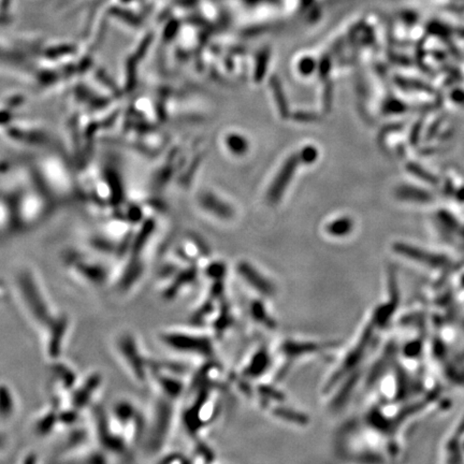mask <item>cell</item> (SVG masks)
I'll return each instance as SVG.
<instances>
[{
    "instance_id": "cell-1",
    "label": "cell",
    "mask_w": 464,
    "mask_h": 464,
    "mask_svg": "<svg viewBox=\"0 0 464 464\" xmlns=\"http://www.w3.org/2000/svg\"><path fill=\"white\" fill-rule=\"evenodd\" d=\"M11 288L22 314L38 334L45 358L49 362L61 359L72 327L70 315L56 309L31 265L15 268Z\"/></svg>"
},
{
    "instance_id": "cell-2",
    "label": "cell",
    "mask_w": 464,
    "mask_h": 464,
    "mask_svg": "<svg viewBox=\"0 0 464 464\" xmlns=\"http://www.w3.org/2000/svg\"><path fill=\"white\" fill-rule=\"evenodd\" d=\"M111 352L127 378L137 386H148L155 360L148 354L139 335L121 328L111 337Z\"/></svg>"
},
{
    "instance_id": "cell-3",
    "label": "cell",
    "mask_w": 464,
    "mask_h": 464,
    "mask_svg": "<svg viewBox=\"0 0 464 464\" xmlns=\"http://www.w3.org/2000/svg\"><path fill=\"white\" fill-rule=\"evenodd\" d=\"M150 387L152 399L148 412L146 415V430L142 443L146 454L148 456H158L167 442L169 441L176 417V408L180 398L167 394L156 387Z\"/></svg>"
},
{
    "instance_id": "cell-4",
    "label": "cell",
    "mask_w": 464,
    "mask_h": 464,
    "mask_svg": "<svg viewBox=\"0 0 464 464\" xmlns=\"http://www.w3.org/2000/svg\"><path fill=\"white\" fill-rule=\"evenodd\" d=\"M115 263L110 265L108 261L92 256L68 255L65 269L75 283L86 288L97 289L110 286Z\"/></svg>"
},
{
    "instance_id": "cell-5",
    "label": "cell",
    "mask_w": 464,
    "mask_h": 464,
    "mask_svg": "<svg viewBox=\"0 0 464 464\" xmlns=\"http://www.w3.org/2000/svg\"><path fill=\"white\" fill-rule=\"evenodd\" d=\"M157 339L164 348L180 356L212 359L215 354L213 341L199 333L166 329L158 333Z\"/></svg>"
},
{
    "instance_id": "cell-6",
    "label": "cell",
    "mask_w": 464,
    "mask_h": 464,
    "mask_svg": "<svg viewBox=\"0 0 464 464\" xmlns=\"http://www.w3.org/2000/svg\"><path fill=\"white\" fill-rule=\"evenodd\" d=\"M101 385L102 376L99 372H91L85 378H80L75 388L67 396L63 408H70L80 414L86 412L95 405V399L100 390Z\"/></svg>"
},
{
    "instance_id": "cell-7",
    "label": "cell",
    "mask_w": 464,
    "mask_h": 464,
    "mask_svg": "<svg viewBox=\"0 0 464 464\" xmlns=\"http://www.w3.org/2000/svg\"><path fill=\"white\" fill-rule=\"evenodd\" d=\"M237 271L240 277H242L249 286L257 291V293H259L263 298H270L275 295L277 289L272 281H270L267 277H265V274H263L251 263H245V261L238 263Z\"/></svg>"
},
{
    "instance_id": "cell-8",
    "label": "cell",
    "mask_w": 464,
    "mask_h": 464,
    "mask_svg": "<svg viewBox=\"0 0 464 464\" xmlns=\"http://www.w3.org/2000/svg\"><path fill=\"white\" fill-rule=\"evenodd\" d=\"M329 346L330 345L328 343L320 344V343L297 342V341L291 340L281 343V347H279V353L287 362L291 364V362H295V360H298V359L303 358V357L325 352V350H328Z\"/></svg>"
},
{
    "instance_id": "cell-9",
    "label": "cell",
    "mask_w": 464,
    "mask_h": 464,
    "mask_svg": "<svg viewBox=\"0 0 464 464\" xmlns=\"http://www.w3.org/2000/svg\"><path fill=\"white\" fill-rule=\"evenodd\" d=\"M59 410L61 408L59 406L51 402L49 408L42 410L33 420V432L39 436H47L53 433L59 428Z\"/></svg>"
},
{
    "instance_id": "cell-10",
    "label": "cell",
    "mask_w": 464,
    "mask_h": 464,
    "mask_svg": "<svg viewBox=\"0 0 464 464\" xmlns=\"http://www.w3.org/2000/svg\"><path fill=\"white\" fill-rule=\"evenodd\" d=\"M17 412V398L11 386L0 382V422H8Z\"/></svg>"
},
{
    "instance_id": "cell-11",
    "label": "cell",
    "mask_w": 464,
    "mask_h": 464,
    "mask_svg": "<svg viewBox=\"0 0 464 464\" xmlns=\"http://www.w3.org/2000/svg\"><path fill=\"white\" fill-rule=\"evenodd\" d=\"M270 364H271V357H270L269 352L265 350H259L252 357L242 374L247 378L261 376L269 369Z\"/></svg>"
},
{
    "instance_id": "cell-12",
    "label": "cell",
    "mask_w": 464,
    "mask_h": 464,
    "mask_svg": "<svg viewBox=\"0 0 464 464\" xmlns=\"http://www.w3.org/2000/svg\"><path fill=\"white\" fill-rule=\"evenodd\" d=\"M297 164H298V160H297V158L295 157H291V160L286 162V164L284 167L281 173L277 176V182H275L274 185L271 188V192H270L271 199H279V196L281 195V192H283V188H285V186L288 184L289 178H291V173H293V171H295V166H297Z\"/></svg>"
},
{
    "instance_id": "cell-13",
    "label": "cell",
    "mask_w": 464,
    "mask_h": 464,
    "mask_svg": "<svg viewBox=\"0 0 464 464\" xmlns=\"http://www.w3.org/2000/svg\"><path fill=\"white\" fill-rule=\"evenodd\" d=\"M273 414L277 417L281 419L286 420V422H293V424H298L300 426L307 424V417L301 412H295V410H291L286 408H277L273 410Z\"/></svg>"
},
{
    "instance_id": "cell-14",
    "label": "cell",
    "mask_w": 464,
    "mask_h": 464,
    "mask_svg": "<svg viewBox=\"0 0 464 464\" xmlns=\"http://www.w3.org/2000/svg\"><path fill=\"white\" fill-rule=\"evenodd\" d=\"M353 224L348 218H340L337 221L332 222L330 225L327 227V231L330 235H335V237H343L350 233L352 230Z\"/></svg>"
},
{
    "instance_id": "cell-15",
    "label": "cell",
    "mask_w": 464,
    "mask_h": 464,
    "mask_svg": "<svg viewBox=\"0 0 464 464\" xmlns=\"http://www.w3.org/2000/svg\"><path fill=\"white\" fill-rule=\"evenodd\" d=\"M228 146L235 153H242L247 150V142H245V140L242 137L235 136V134L230 136L228 138Z\"/></svg>"
},
{
    "instance_id": "cell-16",
    "label": "cell",
    "mask_w": 464,
    "mask_h": 464,
    "mask_svg": "<svg viewBox=\"0 0 464 464\" xmlns=\"http://www.w3.org/2000/svg\"><path fill=\"white\" fill-rule=\"evenodd\" d=\"M37 457L38 456L36 454H27V455L23 456L20 462H22V463H36L38 461Z\"/></svg>"
},
{
    "instance_id": "cell-17",
    "label": "cell",
    "mask_w": 464,
    "mask_h": 464,
    "mask_svg": "<svg viewBox=\"0 0 464 464\" xmlns=\"http://www.w3.org/2000/svg\"><path fill=\"white\" fill-rule=\"evenodd\" d=\"M3 438L0 435V448L3 447Z\"/></svg>"
}]
</instances>
